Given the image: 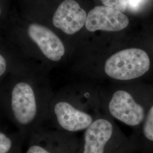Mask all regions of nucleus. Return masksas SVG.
<instances>
[{
	"label": "nucleus",
	"mask_w": 153,
	"mask_h": 153,
	"mask_svg": "<svg viewBox=\"0 0 153 153\" xmlns=\"http://www.w3.org/2000/svg\"><path fill=\"white\" fill-rule=\"evenodd\" d=\"M136 153H153V103L140 126L129 137Z\"/></svg>",
	"instance_id": "nucleus-10"
},
{
	"label": "nucleus",
	"mask_w": 153,
	"mask_h": 153,
	"mask_svg": "<svg viewBox=\"0 0 153 153\" xmlns=\"http://www.w3.org/2000/svg\"><path fill=\"white\" fill-rule=\"evenodd\" d=\"M104 6L124 12L127 9L126 0H101Z\"/></svg>",
	"instance_id": "nucleus-12"
},
{
	"label": "nucleus",
	"mask_w": 153,
	"mask_h": 153,
	"mask_svg": "<svg viewBox=\"0 0 153 153\" xmlns=\"http://www.w3.org/2000/svg\"><path fill=\"white\" fill-rule=\"evenodd\" d=\"M152 60L145 49L128 47L118 49L105 58L102 65L82 79L102 84L144 81L152 69Z\"/></svg>",
	"instance_id": "nucleus-4"
},
{
	"label": "nucleus",
	"mask_w": 153,
	"mask_h": 153,
	"mask_svg": "<svg viewBox=\"0 0 153 153\" xmlns=\"http://www.w3.org/2000/svg\"><path fill=\"white\" fill-rule=\"evenodd\" d=\"M102 112L99 84L85 79L73 81L54 91L47 124L76 134L85 131Z\"/></svg>",
	"instance_id": "nucleus-1"
},
{
	"label": "nucleus",
	"mask_w": 153,
	"mask_h": 153,
	"mask_svg": "<svg viewBox=\"0 0 153 153\" xmlns=\"http://www.w3.org/2000/svg\"><path fill=\"white\" fill-rule=\"evenodd\" d=\"M102 112L132 129L140 126L153 103V82L99 84Z\"/></svg>",
	"instance_id": "nucleus-3"
},
{
	"label": "nucleus",
	"mask_w": 153,
	"mask_h": 153,
	"mask_svg": "<svg viewBox=\"0 0 153 153\" xmlns=\"http://www.w3.org/2000/svg\"><path fill=\"white\" fill-rule=\"evenodd\" d=\"M13 148V141L11 137L0 131V153H10Z\"/></svg>",
	"instance_id": "nucleus-11"
},
{
	"label": "nucleus",
	"mask_w": 153,
	"mask_h": 153,
	"mask_svg": "<svg viewBox=\"0 0 153 153\" xmlns=\"http://www.w3.org/2000/svg\"><path fill=\"white\" fill-rule=\"evenodd\" d=\"M78 153H136L116 121L102 112L83 131Z\"/></svg>",
	"instance_id": "nucleus-5"
},
{
	"label": "nucleus",
	"mask_w": 153,
	"mask_h": 153,
	"mask_svg": "<svg viewBox=\"0 0 153 153\" xmlns=\"http://www.w3.org/2000/svg\"><path fill=\"white\" fill-rule=\"evenodd\" d=\"M54 91L42 73L25 71L12 81L8 96L10 112L25 137L45 126Z\"/></svg>",
	"instance_id": "nucleus-2"
},
{
	"label": "nucleus",
	"mask_w": 153,
	"mask_h": 153,
	"mask_svg": "<svg viewBox=\"0 0 153 153\" xmlns=\"http://www.w3.org/2000/svg\"><path fill=\"white\" fill-rule=\"evenodd\" d=\"M7 68V62L5 58L0 54V77L5 74Z\"/></svg>",
	"instance_id": "nucleus-14"
},
{
	"label": "nucleus",
	"mask_w": 153,
	"mask_h": 153,
	"mask_svg": "<svg viewBox=\"0 0 153 153\" xmlns=\"http://www.w3.org/2000/svg\"><path fill=\"white\" fill-rule=\"evenodd\" d=\"M87 18L86 11L74 0H65L59 6L53 17L56 27L68 35H72L82 28Z\"/></svg>",
	"instance_id": "nucleus-9"
},
{
	"label": "nucleus",
	"mask_w": 153,
	"mask_h": 153,
	"mask_svg": "<svg viewBox=\"0 0 153 153\" xmlns=\"http://www.w3.org/2000/svg\"><path fill=\"white\" fill-rule=\"evenodd\" d=\"M129 23L128 18L122 12L105 6H98L88 13L85 27L88 31H119Z\"/></svg>",
	"instance_id": "nucleus-8"
},
{
	"label": "nucleus",
	"mask_w": 153,
	"mask_h": 153,
	"mask_svg": "<svg viewBox=\"0 0 153 153\" xmlns=\"http://www.w3.org/2000/svg\"><path fill=\"white\" fill-rule=\"evenodd\" d=\"M28 137L26 153H78L79 140L76 134L43 126Z\"/></svg>",
	"instance_id": "nucleus-6"
},
{
	"label": "nucleus",
	"mask_w": 153,
	"mask_h": 153,
	"mask_svg": "<svg viewBox=\"0 0 153 153\" xmlns=\"http://www.w3.org/2000/svg\"><path fill=\"white\" fill-rule=\"evenodd\" d=\"M0 14H1V9H0Z\"/></svg>",
	"instance_id": "nucleus-15"
},
{
	"label": "nucleus",
	"mask_w": 153,
	"mask_h": 153,
	"mask_svg": "<svg viewBox=\"0 0 153 153\" xmlns=\"http://www.w3.org/2000/svg\"><path fill=\"white\" fill-rule=\"evenodd\" d=\"M28 33L46 60L57 63L63 59L66 52L65 45L51 30L40 25L32 24L28 27Z\"/></svg>",
	"instance_id": "nucleus-7"
},
{
	"label": "nucleus",
	"mask_w": 153,
	"mask_h": 153,
	"mask_svg": "<svg viewBox=\"0 0 153 153\" xmlns=\"http://www.w3.org/2000/svg\"><path fill=\"white\" fill-rule=\"evenodd\" d=\"M147 0H126L127 9L133 11L140 10Z\"/></svg>",
	"instance_id": "nucleus-13"
}]
</instances>
